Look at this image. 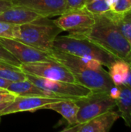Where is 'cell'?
I'll return each instance as SVG.
<instances>
[{
    "label": "cell",
    "instance_id": "cell-14",
    "mask_svg": "<svg viewBox=\"0 0 131 132\" xmlns=\"http://www.w3.org/2000/svg\"><path fill=\"white\" fill-rule=\"evenodd\" d=\"M6 90L8 92L13 93L19 96H36V97L60 98L56 95H55L54 94L39 87L28 79L11 82L8 86V87L6 88Z\"/></svg>",
    "mask_w": 131,
    "mask_h": 132
},
{
    "label": "cell",
    "instance_id": "cell-33",
    "mask_svg": "<svg viewBox=\"0 0 131 132\" xmlns=\"http://www.w3.org/2000/svg\"><path fill=\"white\" fill-rule=\"evenodd\" d=\"M0 121H1V116H0Z\"/></svg>",
    "mask_w": 131,
    "mask_h": 132
},
{
    "label": "cell",
    "instance_id": "cell-5",
    "mask_svg": "<svg viewBox=\"0 0 131 132\" xmlns=\"http://www.w3.org/2000/svg\"><path fill=\"white\" fill-rule=\"evenodd\" d=\"M79 107L77 114L78 124L84 123L97 116L113 110L116 101L108 92L92 91L86 97L74 100Z\"/></svg>",
    "mask_w": 131,
    "mask_h": 132
},
{
    "label": "cell",
    "instance_id": "cell-6",
    "mask_svg": "<svg viewBox=\"0 0 131 132\" xmlns=\"http://www.w3.org/2000/svg\"><path fill=\"white\" fill-rule=\"evenodd\" d=\"M25 76L26 79L39 87L49 91L63 99L76 100L86 97L92 92L89 88L77 83L49 80L27 73H25Z\"/></svg>",
    "mask_w": 131,
    "mask_h": 132
},
{
    "label": "cell",
    "instance_id": "cell-12",
    "mask_svg": "<svg viewBox=\"0 0 131 132\" xmlns=\"http://www.w3.org/2000/svg\"><path fill=\"white\" fill-rule=\"evenodd\" d=\"M120 118L118 111H109L104 114L97 116L84 123L69 126L63 131L69 132H108L114 123Z\"/></svg>",
    "mask_w": 131,
    "mask_h": 132
},
{
    "label": "cell",
    "instance_id": "cell-19",
    "mask_svg": "<svg viewBox=\"0 0 131 132\" xmlns=\"http://www.w3.org/2000/svg\"><path fill=\"white\" fill-rule=\"evenodd\" d=\"M0 77L10 82L26 79L25 73L20 68L2 63H0Z\"/></svg>",
    "mask_w": 131,
    "mask_h": 132
},
{
    "label": "cell",
    "instance_id": "cell-29",
    "mask_svg": "<svg viewBox=\"0 0 131 132\" xmlns=\"http://www.w3.org/2000/svg\"><path fill=\"white\" fill-rule=\"evenodd\" d=\"M10 103H11V102H2V103H0V112H1L3 109H5Z\"/></svg>",
    "mask_w": 131,
    "mask_h": 132
},
{
    "label": "cell",
    "instance_id": "cell-4",
    "mask_svg": "<svg viewBox=\"0 0 131 132\" xmlns=\"http://www.w3.org/2000/svg\"><path fill=\"white\" fill-rule=\"evenodd\" d=\"M19 26L18 39L46 53L52 51L55 39L63 32L54 20L46 17H41Z\"/></svg>",
    "mask_w": 131,
    "mask_h": 132
},
{
    "label": "cell",
    "instance_id": "cell-22",
    "mask_svg": "<svg viewBox=\"0 0 131 132\" xmlns=\"http://www.w3.org/2000/svg\"><path fill=\"white\" fill-rule=\"evenodd\" d=\"M0 63L9 64L20 68L21 63L5 47L0 45Z\"/></svg>",
    "mask_w": 131,
    "mask_h": 132
},
{
    "label": "cell",
    "instance_id": "cell-18",
    "mask_svg": "<svg viewBox=\"0 0 131 132\" xmlns=\"http://www.w3.org/2000/svg\"><path fill=\"white\" fill-rule=\"evenodd\" d=\"M105 13L112 19L121 34L131 44V15L130 12L118 13L110 10Z\"/></svg>",
    "mask_w": 131,
    "mask_h": 132
},
{
    "label": "cell",
    "instance_id": "cell-25",
    "mask_svg": "<svg viewBox=\"0 0 131 132\" xmlns=\"http://www.w3.org/2000/svg\"><path fill=\"white\" fill-rule=\"evenodd\" d=\"M16 94L8 92V91H5V92H0V103L2 102H12L15 100L16 97Z\"/></svg>",
    "mask_w": 131,
    "mask_h": 132
},
{
    "label": "cell",
    "instance_id": "cell-23",
    "mask_svg": "<svg viewBox=\"0 0 131 132\" xmlns=\"http://www.w3.org/2000/svg\"><path fill=\"white\" fill-rule=\"evenodd\" d=\"M118 13H125L131 11V0H117L112 10Z\"/></svg>",
    "mask_w": 131,
    "mask_h": 132
},
{
    "label": "cell",
    "instance_id": "cell-1",
    "mask_svg": "<svg viewBox=\"0 0 131 132\" xmlns=\"http://www.w3.org/2000/svg\"><path fill=\"white\" fill-rule=\"evenodd\" d=\"M55 60L66 67L73 73L77 84L92 91L108 92L115 85L110 74L100 62L94 59L80 57L53 50L49 53Z\"/></svg>",
    "mask_w": 131,
    "mask_h": 132
},
{
    "label": "cell",
    "instance_id": "cell-11",
    "mask_svg": "<svg viewBox=\"0 0 131 132\" xmlns=\"http://www.w3.org/2000/svg\"><path fill=\"white\" fill-rule=\"evenodd\" d=\"M12 5L27 8L42 17L60 15L66 11V0H10Z\"/></svg>",
    "mask_w": 131,
    "mask_h": 132
},
{
    "label": "cell",
    "instance_id": "cell-16",
    "mask_svg": "<svg viewBox=\"0 0 131 132\" xmlns=\"http://www.w3.org/2000/svg\"><path fill=\"white\" fill-rule=\"evenodd\" d=\"M120 94L115 100L120 118L125 125L131 128V89L125 84L119 85Z\"/></svg>",
    "mask_w": 131,
    "mask_h": 132
},
{
    "label": "cell",
    "instance_id": "cell-24",
    "mask_svg": "<svg viewBox=\"0 0 131 132\" xmlns=\"http://www.w3.org/2000/svg\"><path fill=\"white\" fill-rule=\"evenodd\" d=\"M87 0H66V11L83 9L85 7Z\"/></svg>",
    "mask_w": 131,
    "mask_h": 132
},
{
    "label": "cell",
    "instance_id": "cell-2",
    "mask_svg": "<svg viewBox=\"0 0 131 132\" xmlns=\"http://www.w3.org/2000/svg\"><path fill=\"white\" fill-rule=\"evenodd\" d=\"M93 15L94 23L88 30L70 34L86 37L117 59L131 63V44L121 34L112 19L107 13Z\"/></svg>",
    "mask_w": 131,
    "mask_h": 132
},
{
    "label": "cell",
    "instance_id": "cell-20",
    "mask_svg": "<svg viewBox=\"0 0 131 132\" xmlns=\"http://www.w3.org/2000/svg\"><path fill=\"white\" fill-rule=\"evenodd\" d=\"M19 32L20 26L19 25L0 21V37L18 39Z\"/></svg>",
    "mask_w": 131,
    "mask_h": 132
},
{
    "label": "cell",
    "instance_id": "cell-9",
    "mask_svg": "<svg viewBox=\"0 0 131 132\" xmlns=\"http://www.w3.org/2000/svg\"><path fill=\"white\" fill-rule=\"evenodd\" d=\"M54 20L62 31L69 33H81L88 30L94 23V15L85 8L68 10Z\"/></svg>",
    "mask_w": 131,
    "mask_h": 132
},
{
    "label": "cell",
    "instance_id": "cell-30",
    "mask_svg": "<svg viewBox=\"0 0 131 132\" xmlns=\"http://www.w3.org/2000/svg\"><path fill=\"white\" fill-rule=\"evenodd\" d=\"M5 91H8L6 89H3V88H0V92H5Z\"/></svg>",
    "mask_w": 131,
    "mask_h": 132
},
{
    "label": "cell",
    "instance_id": "cell-21",
    "mask_svg": "<svg viewBox=\"0 0 131 132\" xmlns=\"http://www.w3.org/2000/svg\"><path fill=\"white\" fill-rule=\"evenodd\" d=\"M84 8L93 15H100L111 10L107 0H96L86 4Z\"/></svg>",
    "mask_w": 131,
    "mask_h": 132
},
{
    "label": "cell",
    "instance_id": "cell-8",
    "mask_svg": "<svg viewBox=\"0 0 131 132\" xmlns=\"http://www.w3.org/2000/svg\"><path fill=\"white\" fill-rule=\"evenodd\" d=\"M0 45L8 50L21 63L55 60L49 53L38 50L16 39L0 37Z\"/></svg>",
    "mask_w": 131,
    "mask_h": 132
},
{
    "label": "cell",
    "instance_id": "cell-27",
    "mask_svg": "<svg viewBox=\"0 0 131 132\" xmlns=\"http://www.w3.org/2000/svg\"><path fill=\"white\" fill-rule=\"evenodd\" d=\"M11 82L8 80H6L5 79H2L0 77V88H3V89H6L8 87V86L9 85Z\"/></svg>",
    "mask_w": 131,
    "mask_h": 132
},
{
    "label": "cell",
    "instance_id": "cell-17",
    "mask_svg": "<svg viewBox=\"0 0 131 132\" xmlns=\"http://www.w3.org/2000/svg\"><path fill=\"white\" fill-rule=\"evenodd\" d=\"M109 69L110 77L115 85H122L124 84L130 70V63L123 60H115Z\"/></svg>",
    "mask_w": 131,
    "mask_h": 132
},
{
    "label": "cell",
    "instance_id": "cell-32",
    "mask_svg": "<svg viewBox=\"0 0 131 132\" xmlns=\"http://www.w3.org/2000/svg\"><path fill=\"white\" fill-rule=\"evenodd\" d=\"M130 15H131V11H130Z\"/></svg>",
    "mask_w": 131,
    "mask_h": 132
},
{
    "label": "cell",
    "instance_id": "cell-28",
    "mask_svg": "<svg viewBox=\"0 0 131 132\" xmlns=\"http://www.w3.org/2000/svg\"><path fill=\"white\" fill-rule=\"evenodd\" d=\"M125 85H127V87H129L131 89V63H130V70H129V73L127 78V80L124 84Z\"/></svg>",
    "mask_w": 131,
    "mask_h": 132
},
{
    "label": "cell",
    "instance_id": "cell-15",
    "mask_svg": "<svg viewBox=\"0 0 131 132\" xmlns=\"http://www.w3.org/2000/svg\"><path fill=\"white\" fill-rule=\"evenodd\" d=\"M44 109L53 110L57 112L66 120L69 126L78 124L77 114L79 111V107L73 99H63L50 103L45 106Z\"/></svg>",
    "mask_w": 131,
    "mask_h": 132
},
{
    "label": "cell",
    "instance_id": "cell-31",
    "mask_svg": "<svg viewBox=\"0 0 131 132\" xmlns=\"http://www.w3.org/2000/svg\"><path fill=\"white\" fill-rule=\"evenodd\" d=\"M93 1H96V0H87L86 1V4H88V3H90V2H93Z\"/></svg>",
    "mask_w": 131,
    "mask_h": 132
},
{
    "label": "cell",
    "instance_id": "cell-7",
    "mask_svg": "<svg viewBox=\"0 0 131 132\" xmlns=\"http://www.w3.org/2000/svg\"><path fill=\"white\" fill-rule=\"evenodd\" d=\"M20 69L25 73L42 78L76 83L75 77L69 69L56 60L22 63Z\"/></svg>",
    "mask_w": 131,
    "mask_h": 132
},
{
    "label": "cell",
    "instance_id": "cell-10",
    "mask_svg": "<svg viewBox=\"0 0 131 132\" xmlns=\"http://www.w3.org/2000/svg\"><path fill=\"white\" fill-rule=\"evenodd\" d=\"M60 100L63 99L46 97L17 95L15 100L0 112V116L2 117L3 115L23 111L34 112L39 109H44L45 106H46L47 104Z\"/></svg>",
    "mask_w": 131,
    "mask_h": 132
},
{
    "label": "cell",
    "instance_id": "cell-13",
    "mask_svg": "<svg viewBox=\"0 0 131 132\" xmlns=\"http://www.w3.org/2000/svg\"><path fill=\"white\" fill-rule=\"evenodd\" d=\"M41 17L42 16L36 12L18 5H12L0 13V21L19 26L33 22Z\"/></svg>",
    "mask_w": 131,
    "mask_h": 132
},
{
    "label": "cell",
    "instance_id": "cell-26",
    "mask_svg": "<svg viewBox=\"0 0 131 132\" xmlns=\"http://www.w3.org/2000/svg\"><path fill=\"white\" fill-rule=\"evenodd\" d=\"M11 6H12V4L10 0H0V13Z\"/></svg>",
    "mask_w": 131,
    "mask_h": 132
},
{
    "label": "cell",
    "instance_id": "cell-3",
    "mask_svg": "<svg viewBox=\"0 0 131 132\" xmlns=\"http://www.w3.org/2000/svg\"><path fill=\"white\" fill-rule=\"evenodd\" d=\"M53 50L80 57L97 60L107 68L118 60L88 38L70 33L67 36H58L54 40Z\"/></svg>",
    "mask_w": 131,
    "mask_h": 132
}]
</instances>
